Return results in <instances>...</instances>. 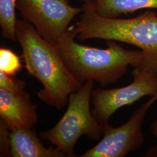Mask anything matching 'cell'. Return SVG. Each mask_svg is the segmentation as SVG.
<instances>
[{
  "mask_svg": "<svg viewBox=\"0 0 157 157\" xmlns=\"http://www.w3.org/2000/svg\"><path fill=\"white\" fill-rule=\"evenodd\" d=\"M15 33L28 72L43 86L37 93L40 100L58 109L64 108L70 94L83 84L68 69L56 43L44 39L32 24L17 19Z\"/></svg>",
  "mask_w": 157,
  "mask_h": 157,
  "instance_id": "obj_1",
  "label": "cell"
},
{
  "mask_svg": "<svg viewBox=\"0 0 157 157\" xmlns=\"http://www.w3.org/2000/svg\"><path fill=\"white\" fill-rule=\"evenodd\" d=\"M71 28L56 43L63 61L80 83L89 80L102 87L117 82L129 66H140L143 60L141 50H128L114 40H107V48L82 45L75 41Z\"/></svg>",
  "mask_w": 157,
  "mask_h": 157,
  "instance_id": "obj_2",
  "label": "cell"
},
{
  "mask_svg": "<svg viewBox=\"0 0 157 157\" xmlns=\"http://www.w3.org/2000/svg\"><path fill=\"white\" fill-rule=\"evenodd\" d=\"M80 19L71 29L80 41L114 40L140 48V66L157 76V15L151 10L130 19L100 17L83 6Z\"/></svg>",
  "mask_w": 157,
  "mask_h": 157,
  "instance_id": "obj_3",
  "label": "cell"
},
{
  "mask_svg": "<svg viewBox=\"0 0 157 157\" xmlns=\"http://www.w3.org/2000/svg\"><path fill=\"white\" fill-rule=\"evenodd\" d=\"M94 82L87 81L80 90L71 93L67 109L60 121L40 135L67 157L75 156L74 147L82 136L86 135L93 140H99L103 136L104 127L94 117L90 109Z\"/></svg>",
  "mask_w": 157,
  "mask_h": 157,
  "instance_id": "obj_4",
  "label": "cell"
},
{
  "mask_svg": "<svg viewBox=\"0 0 157 157\" xmlns=\"http://www.w3.org/2000/svg\"><path fill=\"white\" fill-rule=\"evenodd\" d=\"M133 81L120 88L110 90L97 88L92 91L91 112L97 121L105 126L113 113L125 105L133 104L144 96L157 94V76L144 67H135Z\"/></svg>",
  "mask_w": 157,
  "mask_h": 157,
  "instance_id": "obj_5",
  "label": "cell"
},
{
  "mask_svg": "<svg viewBox=\"0 0 157 157\" xmlns=\"http://www.w3.org/2000/svg\"><path fill=\"white\" fill-rule=\"evenodd\" d=\"M17 8L23 20L52 43L67 32L73 19L83 11V7H73L68 0H17Z\"/></svg>",
  "mask_w": 157,
  "mask_h": 157,
  "instance_id": "obj_6",
  "label": "cell"
},
{
  "mask_svg": "<svg viewBox=\"0 0 157 157\" xmlns=\"http://www.w3.org/2000/svg\"><path fill=\"white\" fill-rule=\"evenodd\" d=\"M157 100V94L151 96L121 126H104L101 140L80 157H124L139 148L144 140L142 126L146 113Z\"/></svg>",
  "mask_w": 157,
  "mask_h": 157,
  "instance_id": "obj_7",
  "label": "cell"
},
{
  "mask_svg": "<svg viewBox=\"0 0 157 157\" xmlns=\"http://www.w3.org/2000/svg\"><path fill=\"white\" fill-rule=\"evenodd\" d=\"M0 117L11 132L32 129L38 122L37 106L24 90L12 93L0 88Z\"/></svg>",
  "mask_w": 157,
  "mask_h": 157,
  "instance_id": "obj_8",
  "label": "cell"
},
{
  "mask_svg": "<svg viewBox=\"0 0 157 157\" xmlns=\"http://www.w3.org/2000/svg\"><path fill=\"white\" fill-rule=\"evenodd\" d=\"M10 137L12 157H67L56 147H45L32 129L12 130Z\"/></svg>",
  "mask_w": 157,
  "mask_h": 157,
  "instance_id": "obj_9",
  "label": "cell"
},
{
  "mask_svg": "<svg viewBox=\"0 0 157 157\" xmlns=\"http://www.w3.org/2000/svg\"><path fill=\"white\" fill-rule=\"evenodd\" d=\"M84 6L100 17L118 18L144 9H157V0H90Z\"/></svg>",
  "mask_w": 157,
  "mask_h": 157,
  "instance_id": "obj_10",
  "label": "cell"
},
{
  "mask_svg": "<svg viewBox=\"0 0 157 157\" xmlns=\"http://www.w3.org/2000/svg\"><path fill=\"white\" fill-rule=\"evenodd\" d=\"M17 0H0V27L1 36L13 41H17L15 13Z\"/></svg>",
  "mask_w": 157,
  "mask_h": 157,
  "instance_id": "obj_11",
  "label": "cell"
},
{
  "mask_svg": "<svg viewBox=\"0 0 157 157\" xmlns=\"http://www.w3.org/2000/svg\"><path fill=\"white\" fill-rule=\"evenodd\" d=\"M20 58L10 49L1 47L0 49V71L15 76L22 68Z\"/></svg>",
  "mask_w": 157,
  "mask_h": 157,
  "instance_id": "obj_12",
  "label": "cell"
},
{
  "mask_svg": "<svg viewBox=\"0 0 157 157\" xmlns=\"http://www.w3.org/2000/svg\"><path fill=\"white\" fill-rule=\"evenodd\" d=\"M26 83L14 76L0 71V88L12 93H17L24 90Z\"/></svg>",
  "mask_w": 157,
  "mask_h": 157,
  "instance_id": "obj_13",
  "label": "cell"
},
{
  "mask_svg": "<svg viewBox=\"0 0 157 157\" xmlns=\"http://www.w3.org/2000/svg\"><path fill=\"white\" fill-rule=\"evenodd\" d=\"M5 122L1 119L0 123V152L1 157L12 156L10 134Z\"/></svg>",
  "mask_w": 157,
  "mask_h": 157,
  "instance_id": "obj_14",
  "label": "cell"
},
{
  "mask_svg": "<svg viewBox=\"0 0 157 157\" xmlns=\"http://www.w3.org/2000/svg\"><path fill=\"white\" fill-rule=\"evenodd\" d=\"M146 157H157V144L151 147L146 153Z\"/></svg>",
  "mask_w": 157,
  "mask_h": 157,
  "instance_id": "obj_15",
  "label": "cell"
},
{
  "mask_svg": "<svg viewBox=\"0 0 157 157\" xmlns=\"http://www.w3.org/2000/svg\"><path fill=\"white\" fill-rule=\"evenodd\" d=\"M151 129V132L153 133V134L155 135V136L157 137V121L152 124Z\"/></svg>",
  "mask_w": 157,
  "mask_h": 157,
  "instance_id": "obj_16",
  "label": "cell"
},
{
  "mask_svg": "<svg viewBox=\"0 0 157 157\" xmlns=\"http://www.w3.org/2000/svg\"><path fill=\"white\" fill-rule=\"evenodd\" d=\"M78 1H83V2H84L86 3V2H87L90 1V0H78Z\"/></svg>",
  "mask_w": 157,
  "mask_h": 157,
  "instance_id": "obj_17",
  "label": "cell"
}]
</instances>
